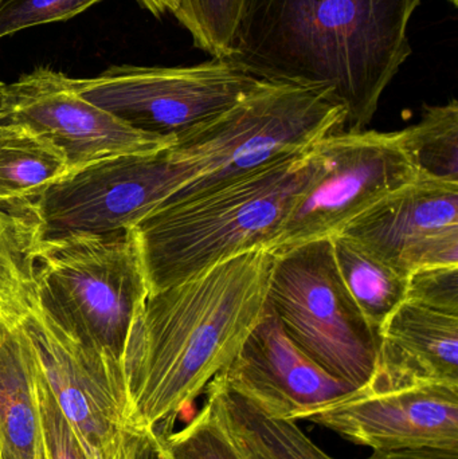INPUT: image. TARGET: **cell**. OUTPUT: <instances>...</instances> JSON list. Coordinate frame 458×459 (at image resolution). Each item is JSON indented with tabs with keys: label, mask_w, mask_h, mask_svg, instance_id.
Instances as JSON below:
<instances>
[{
	"label": "cell",
	"mask_w": 458,
	"mask_h": 459,
	"mask_svg": "<svg viewBox=\"0 0 458 459\" xmlns=\"http://www.w3.org/2000/svg\"><path fill=\"white\" fill-rule=\"evenodd\" d=\"M344 126L346 110L322 91L260 80L228 109L177 140L174 150L195 171L194 182L177 194L304 155Z\"/></svg>",
	"instance_id": "cell-5"
},
{
	"label": "cell",
	"mask_w": 458,
	"mask_h": 459,
	"mask_svg": "<svg viewBox=\"0 0 458 459\" xmlns=\"http://www.w3.org/2000/svg\"><path fill=\"white\" fill-rule=\"evenodd\" d=\"M258 78L228 58L193 66L117 65L74 78L78 93L136 131L177 140L252 91Z\"/></svg>",
	"instance_id": "cell-9"
},
{
	"label": "cell",
	"mask_w": 458,
	"mask_h": 459,
	"mask_svg": "<svg viewBox=\"0 0 458 459\" xmlns=\"http://www.w3.org/2000/svg\"><path fill=\"white\" fill-rule=\"evenodd\" d=\"M419 177L402 131H341L311 151V172L269 250L344 231Z\"/></svg>",
	"instance_id": "cell-8"
},
{
	"label": "cell",
	"mask_w": 458,
	"mask_h": 459,
	"mask_svg": "<svg viewBox=\"0 0 458 459\" xmlns=\"http://www.w3.org/2000/svg\"><path fill=\"white\" fill-rule=\"evenodd\" d=\"M402 134L419 175L458 183L457 100L424 105L419 123Z\"/></svg>",
	"instance_id": "cell-20"
},
{
	"label": "cell",
	"mask_w": 458,
	"mask_h": 459,
	"mask_svg": "<svg viewBox=\"0 0 458 459\" xmlns=\"http://www.w3.org/2000/svg\"><path fill=\"white\" fill-rule=\"evenodd\" d=\"M161 437L169 459H241L209 402L182 430Z\"/></svg>",
	"instance_id": "cell-23"
},
{
	"label": "cell",
	"mask_w": 458,
	"mask_h": 459,
	"mask_svg": "<svg viewBox=\"0 0 458 459\" xmlns=\"http://www.w3.org/2000/svg\"><path fill=\"white\" fill-rule=\"evenodd\" d=\"M37 394L46 459H89L67 423L66 418L64 417L58 404L48 391L40 374L39 366H38Z\"/></svg>",
	"instance_id": "cell-26"
},
{
	"label": "cell",
	"mask_w": 458,
	"mask_h": 459,
	"mask_svg": "<svg viewBox=\"0 0 458 459\" xmlns=\"http://www.w3.org/2000/svg\"><path fill=\"white\" fill-rule=\"evenodd\" d=\"M315 423L359 446L458 449V385L419 382L376 369L362 387L293 420Z\"/></svg>",
	"instance_id": "cell-10"
},
{
	"label": "cell",
	"mask_w": 458,
	"mask_h": 459,
	"mask_svg": "<svg viewBox=\"0 0 458 459\" xmlns=\"http://www.w3.org/2000/svg\"><path fill=\"white\" fill-rule=\"evenodd\" d=\"M30 255L32 301L67 336L121 367L132 324L150 294L131 229L38 243Z\"/></svg>",
	"instance_id": "cell-4"
},
{
	"label": "cell",
	"mask_w": 458,
	"mask_h": 459,
	"mask_svg": "<svg viewBox=\"0 0 458 459\" xmlns=\"http://www.w3.org/2000/svg\"><path fill=\"white\" fill-rule=\"evenodd\" d=\"M3 82H0V85H2Z\"/></svg>",
	"instance_id": "cell-32"
},
{
	"label": "cell",
	"mask_w": 458,
	"mask_h": 459,
	"mask_svg": "<svg viewBox=\"0 0 458 459\" xmlns=\"http://www.w3.org/2000/svg\"><path fill=\"white\" fill-rule=\"evenodd\" d=\"M273 264L257 248L148 294L121 360L129 428L172 433L263 317Z\"/></svg>",
	"instance_id": "cell-1"
},
{
	"label": "cell",
	"mask_w": 458,
	"mask_h": 459,
	"mask_svg": "<svg viewBox=\"0 0 458 459\" xmlns=\"http://www.w3.org/2000/svg\"><path fill=\"white\" fill-rule=\"evenodd\" d=\"M136 2L156 18H160L167 13H174L177 8V0H136Z\"/></svg>",
	"instance_id": "cell-30"
},
{
	"label": "cell",
	"mask_w": 458,
	"mask_h": 459,
	"mask_svg": "<svg viewBox=\"0 0 458 459\" xmlns=\"http://www.w3.org/2000/svg\"><path fill=\"white\" fill-rule=\"evenodd\" d=\"M311 172V151L177 194L131 229L151 293L271 248Z\"/></svg>",
	"instance_id": "cell-3"
},
{
	"label": "cell",
	"mask_w": 458,
	"mask_h": 459,
	"mask_svg": "<svg viewBox=\"0 0 458 459\" xmlns=\"http://www.w3.org/2000/svg\"><path fill=\"white\" fill-rule=\"evenodd\" d=\"M366 459H458V449L425 446L376 450L370 457Z\"/></svg>",
	"instance_id": "cell-29"
},
{
	"label": "cell",
	"mask_w": 458,
	"mask_h": 459,
	"mask_svg": "<svg viewBox=\"0 0 458 459\" xmlns=\"http://www.w3.org/2000/svg\"><path fill=\"white\" fill-rule=\"evenodd\" d=\"M72 172L64 151L24 126L0 123V207L21 209Z\"/></svg>",
	"instance_id": "cell-17"
},
{
	"label": "cell",
	"mask_w": 458,
	"mask_h": 459,
	"mask_svg": "<svg viewBox=\"0 0 458 459\" xmlns=\"http://www.w3.org/2000/svg\"><path fill=\"white\" fill-rule=\"evenodd\" d=\"M333 258L347 290L376 332L406 301L409 274L346 234L331 237Z\"/></svg>",
	"instance_id": "cell-18"
},
{
	"label": "cell",
	"mask_w": 458,
	"mask_h": 459,
	"mask_svg": "<svg viewBox=\"0 0 458 459\" xmlns=\"http://www.w3.org/2000/svg\"><path fill=\"white\" fill-rule=\"evenodd\" d=\"M116 459H169L163 437L153 429L129 428Z\"/></svg>",
	"instance_id": "cell-27"
},
{
	"label": "cell",
	"mask_w": 458,
	"mask_h": 459,
	"mask_svg": "<svg viewBox=\"0 0 458 459\" xmlns=\"http://www.w3.org/2000/svg\"><path fill=\"white\" fill-rule=\"evenodd\" d=\"M0 123L24 126L58 145L72 171L123 155L177 144L171 137L136 131L78 93L74 78L37 67L0 85Z\"/></svg>",
	"instance_id": "cell-11"
},
{
	"label": "cell",
	"mask_w": 458,
	"mask_h": 459,
	"mask_svg": "<svg viewBox=\"0 0 458 459\" xmlns=\"http://www.w3.org/2000/svg\"><path fill=\"white\" fill-rule=\"evenodd\" d=\"M37 377L22 318L0 316V459H46Z\"/></svg>",
	"instance_id": "cell-16"
},
{
	"label": "cell",
	"mask_w": 458,
	"mask_h": 459,
	"mask_svg": "<svg viewBox=\"0 0 458 459\" xmlns=\"http://www.w3.org/2000/svg\"><path fill=\"white\" fill-rule=\"evenodd\" d=\"M29 230L15 212L0 207V316L23 317L34 299Z\"/></svg>",
	"instance_id": "cell-21"
},
{
	"label": "cell",
	"mask_w": 458,
	"mask_h": 459,
	"mask_svg": "<svg viewBox=\"0 0 458 459\" xmlns=\"http://www.w3.org/2000/svg\"><path fill=\"white\" fill-rule=\"evenodd\" d=\"M217 377L264 414L290 422L355 390L308 358L268 304L241 350Z\"/></svg>",
	"instance_id": "cell-14"
},
{
	"label": "cell",
	"mask_w": 458,
	"mask_h": 459,
	"mask_svg": "<svg viewBox=\"0 0 458 459\" xmlns=\"http://www.w3.org/2000/svg\"><path fill=\"white\" fill-rule=\"evenodd\" d=\"M266 304L289 339L328 374L355 388L376 374L378 332L347 290L331 238L274 253Z\"/></svg>",
	"instance_id": "cell-6"
},
{
	"label": "cell",
	"mask_w": 458,
	"mask_h": 459,
	"mask_svg": "<svg viewBox=\"0 0 458 459\" xmlns=\"http://www.w3.org/2000/svg\"><path fill=\"white\" fill-rule=\"evenodd\" d=\"M195 179L174 145L107 159L51 183L21 209L31 247L75 235H110L136 226Z\"/></svg>",
	"instance_id": "cell-7"
},
{
	"label": "cell",
	"mask_w": 458,
	"mask_h": 459,
	"mask_svg": "<svg viewBox=\"0 0 458 459\" xmlns=\"http://www.w3.org/2000/svg\"><path fill=\"white\" fill-rule=\"evenodd\" d=\"M242 4L244 0H177L174 16L195 48L212 58H228Z\"/></svg>",
	"instance_id": "cell-22"
},
{
	"label": "cell",
	"mask_w": 458,
	"mask_h": 459,
	"mask_svg": "<svg viewBox=\"0 0 458 459\" xmlns=\"http://www.w3.org/2000/svg\"><path fill=\"white\" fill-rule=\"evenodd\" d=\"M102 0H0V39L40 24L65 22Z\"/></svg>",
	"instance_id": "cell-24"
},
{
	"label": "cell",
	"mask_w": 458,
	"mask_h": 459,
	"mask_svg": "<svg viewBox=\"0 0 458 459\" xmlns=\"http://www.w3.org/2000/svg\"><path fill=\"white\" fill-rule=\"evenodd\" d=\"M419 0H244L228 59L258 80L324 93L363 131L411 46Z\"/></svg>",
	"instance_id": "cell-2"
},
{
	"label": "cell",
	"mask_w": 458,
	"mask_h": 459,
	"mask_svg": "<svg viewBox=\"0 0 458 459\" xmlns=\"http://www.w3.org/2000/svg\"><path fill=\"white\" fill-rule=\"evenodd\" d=\"M271 418V417H269ZM280 441L284 445L290 459H335L320 449L300 428L290 420L271 418Z\"/></svg>",
	"instance_id": "cell-28"
},
{
	"label": "cell",
	"mask_w": 458,
	"mask_h": 459,
	"mask_svg": "<svg viewBox=\"0 0 458 459\" xmlns=\"http://www.w3.org/2000/svg\"><path fill=\"white\" fill-rule=\"evenodd\" d=\"M22 324L43 380L88 458H117L129 429L121 367L67 336L34 301Z\"/></svg>",
	"instance_id": "cell-12"
},
{
	"label": "cell",
	"mask_w": 458,
	"mask_h": 459,
	"mask_svg": "<svg viewBox=\"0 0 458 459\" xmlns=\"http://www.w3.org/2000/svg\"><path fill=\"white\" fill-rule=\"evenodd\" d=\"M204 394L241 459H290L271 418L252 402L231 390L218 377Z\"/></svg>",
	"instance_id": "cell-19"
},
{
	"label": "cell",
	"mask_w": 458,
	"mask_h": 459,
	"mask_svg": "<svg viewBox=\"0 0 458 459\" xmlns=\"http://www.w3.org/2000/svg\"><path fill=\"white\" fill-rule=\"evenodd\" d=\"M449 2H452L454 5H457V0H449Z\"/></svg>",
	"instance_id": "cell-31"
},
{
	"label": "cell",
	"mask_w": 458,
	"mask_h": 459,
	"mask_svg": "<svg viewBox=\"0 0 458 459\" xmlns=\"http://www.w3.org/2000/svg\"><path fill=\"white\" fill-rule=\"evenodd\" d=\"M378 336L379 371L401 379L458 385V316L405 301Z\"/></svg>",
	"instance_id": "cell-15"
},
{
	"label": "cell",
	"mask_w": 458,
	"mask_h": 459,
	"mask_svg": "<svg viewBox=\"0 0 458 459\" xmlns=\"http://www.w3.org/2000/svg\"><path fill=\"white\" fill-rule=\"evenodd\" d=\"M341 234L408 274L421 267L458 264V183L419 175Z\"/></svg>",
	"instance_id": "cell-13"
},
{
	"label": "cell",
	"mask_w": 458,
	"mask_h": 459,
	"mask_svg": "<svg viewBox=\"0 0 458 459\" xmlns=\"http://www.w3.org/2000/svg\"><path fill=\"white\" fill-rule=\"evenodd\" d=\"M406 301L458 316V264L421 267L411 272Z\"/></svg>",
	"instance_id": "cell-25"
}]
</instances>
